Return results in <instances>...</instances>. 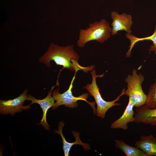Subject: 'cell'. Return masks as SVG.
<instances>
[{"label":"cell","mask_w":156,"mask_h":156,"mask_svg":"<svg viewBox=\"0 0 156 156\" xmlns=\"http://www.w3.org/2000/svg\"><path fill=\"white\" fill-rule=\"evenodd\" d=\"M79 58L78 54L74 50L73 45L59 46L51 43L47 50L40 58L39 61L48 68L51 66L50 62L51 60L54 61L56 65L62 66L63 68L60 70L59 75L65 68L77 72L81 70L87 73L95 68L94 65L87 67L81 66L78 62Z\"/></svg>","instance_id":"1"},{"label":"cell","mask_w":156,"mask_h":156,"mask_svg":"<svg viewBox=\"0 0 156 156\" xmlns=\"http://www.w3.org/2000/svg\"><path fill=\"white\" fill-rule=\"evenodd\" d=\"M112 27L105 19L90 23L87 28L81 29L77 44L79 47H84L89 42L95 40L103 43L110 37Z\"/></svg>","instance_id":"2"},{"label":"cell","mask_w":156,"mask_h":156,"mask_svg":"<svg viewBox=\"0 0 156 156\" xmlns=\"http://www.w3.org/2000/svg\"><path fill=\"white\" fill-rule=\"evenodd\" d=\"M90 73L92 77L91 83L87 84L83 88L86 89L90 95L94 98L97 105L96 113L97 116L101 118H104L106 112L110 108L114 106H119L120 105V103L116 102L120 99L122 96L125 95V88H123L120 94L114 100L109 101H105L101 96L96 82V78L103 77L104 73L96 75L94 70L91 71Z\"/></svg>","instance_id":"3"},{"label":"cell","mask_w":156,"mask_h":156,"mask_svg":"<svg viewBox=\"0 0 156 156\" xmlns=\"http://www.w3.org/2000/svg\"><path fill=\"white\" fill-rule=\"evenodd\" d=\"M144 77L141 73L138 74L137 70L133 69L131 75L129 74L125 80L127 83L125 95L136 107L141 106L146 104L147 95L144 92L142 84L144 80Z\"/></svg>","instance_id":"4"},{"label":"cell","mask_w":156,"mask_h":156,"mask_svg":"<svg viewBox=\"0 0 156 156\" xmlns=\"http://www.w3.org/2000/svg\"><path fill=\"white\" fill-rule=\"evenodd\" d=\"M77 73L75 72L67 90L62 94L59 93V89L58 88L53 91L52 93V95L56 102L52 107V109L53 110L55 109L61 105H64L66 107L72 108H76L78 105L77 103V101L83 100L87 102L90 105L93 109V113L95 114L96 113V111L95 106L96 102L95 101L89 102L87 100V99L89 96L88 93H83L78 97L75 96L73 94L72 90Z\"/></svg>","instance_id":"5"},{"label":"cell","mask_w":156,"mask_h":156,"mask_svg":"<svg viewBox=\"0 0 156 156\" xmlns=\"http://www.w3.org/2000/svg\"><path fill=\"white\" fill-rule=\"evenodd\" d=\"M27 90H25L23 92L17 97L7 100H0V113L6 115L10 114L13 116L17 112H21L22 110L31 108L30 104L23 106L25 101L27 100Z\"/></svg>","instance_id":"6"},{"label":"cell","mask_w":156,"mask_h":156,"mask_svg":"<svg viewBox=\"0 0 156 156\" xmlns=\"http://www.w3.org/2000/svg\"><path fill=\"white\" fill-rule=\"evenodd\" d=\"M111 16L112 20L111 25L112 35L115 36L122 30L126 31L127 34L131 33L132 21L131 15L125 13L120 14L116 12L112 11L111 13Z\"/></svg>","instance_id":"7"},{"label":"cell","mask_w":156,"mask_h":156,"mask_svg":"<svg viewBox=\"0 0 156 156\" xmlns=\"http://www.w3.org/2000/svg\"><path fill=\"white\" fill-rule=\"evenodd\" d=\"M59 85L58 81H57L55 85L51 87L50 91L48 92L47 96L42 99H37L31 95H29L28 96L27 100H29L31 101V103L30 104V105L36 103L40 105L43 112L42 117L40 122L38 125H42L46 130L50 129V126L47 121V114L48 109L50 107H53L55 103V100L52 95V91L55 86H59Z\"/></svg>","instance_id":"8"},{"label":"cell","mask_w":156,"mask_h":156,"mask_svg":"<svg viewBox=\"0 0 156 156\" xmlns=\"http://www.w3.org/2000/svg\"><path fill=\"white\" fill-rule=\"evenodd\" d=\"M134 122L136 124L143 123L156 126V107L152 109L144 105L136 107L135 109Z\"/></svg>","instance_id":"9"},{"label":"cell","mask_w":156,"mask_h":156,"mask_svg":"<svg viewBox=\"0 0 156 156\" xmlns=\"http://www.w3.org/2000/svg\"><path fill=\"white\" fill-rule=\"evenodd\" d=\"M134 107L133 103L129 99L128 104L122 115L111 124V128L120 129L124 130H127L128 128V124L134 122L135 113L133 110Z\"/></svg>","instance_id":"10"},{"label":"cell","mask_w":156,"mask_h":156,"mask_svg":"<svg viewBox=\"0 0 156 156\" xmlns=\"http://www.w3.org/2000/svg\"><path fill=\"white\" fill-rule=\"evenodd\" d=\"M64 125V124L63 122H60L59 124L58 130L55 129L54 132L59 134L62 138L63 144V149L65 156L69 155V152L70 149L72 146L74 145L79 144L81 145L86 151L91 149L88 144L82 142L80 138L79 133L76 131H72L73 134L76 140L75 142L72 143L67 142L62 132L63 128Z\"/></svg>","instance_id":"11"},{"label":"cell","mask_w":156,"mask_h":156,"mask_svg":"<svg viewBox=\"0 0 156 156\" xmlns=\"http://www.w3.org/2000/svg\"><path fill=\"white\" fill-rule=\"evenodd\" d=\"M134 145L144 151L147 156H156V139L153 135H141Z\"/></svg>","instance_id":"12"},{"label":"cell","mask_w":156,"mask_h":156,"mask_svg":"<svg viewBox=\"0 0 156 156\" xmlns=\"http://www.w3.org/2000/svg\"><path fill=\"white\" fill-rule=\"evenodd\" d=\"M127 38L129 40L130 45L129 49L126 53V57H129L131 55V50L135 44L137 42L144 40H150L152 41L153 44L151 45L149 49L150 52L154 51L156 55V26L155 31L151 35L145 37L139 38L131 34L127 33L125 35Z\"/></svg>","instance_id":"13"},{"label":"cell","mask_w":156,"mask_h":156,"mask_svg":"<svg viewBox=\"0 0 156 156\" xmlns=\"http://www.w3.org/2000/svg\"><path fill=\"white\" fill-rule=\"evenodd\" d=\"M115 146L120 149L126 156H147L139 148L129 145L121 140H115Z\"/></svg>","instance_id":"14"},{"label":"cell","mask_w":156,"mask_h":156,"mask_svg":"<svg viewBox=\"0 0 156 156\" xmlns=\"http://www.w3.org/2000/svg\"><path fill=\"white\" fill-rule=\"evenodd\" d=\"M145 105L149 108L152 109L156 107V78L154 83L149 87Z\"/></svg>","instance_id":"15"},{"label":"cell","mask_w":156,"mask_h":156,"mask_svg":"<svg viewBox=\"0 0 156 156\" xmlns=\"http://www.w3.org/2000/svg\"><path fill=\"white\" fill-rule=\"evenodd\" d=\"M155 138H156V135L155 136Z\"/></svg>","instance_id":"16"}]
</instances>
